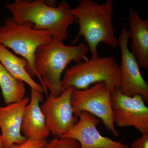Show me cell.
I'll use <instances>...</instances> for the list:
<instances>
[{
  "label": "cell",
  "instance_id": "1",
  "mask_svg": "<svg viewBox=\"0 0 148 148\" xmlns=\"http://www.w3.org/2000/svg\"><path fill=\"white\" fill-rule=\"evenodd\" d=\"M88 51V46L84 43L66 45L63 40L57 38H53L51 42L37 48L34 57V66L36 75L46 95L47 88L50 94L54 97L61 94L63 72L72 61L78 63L87 60Z\"/></svg>",
  "mask_w": 148,
  "mask_h": 148
},
{
  "label": "cell",
  "instance_id": "2",
  "mask_svg": "<svg viewBox=\"0 0 148 148\" xmlns=\"http://www.w3.org/2000/svg\"><path fill=\"white\" fill-rule=\"evenodd\" d=\"M5 7L17 24L32 22L34 29L47 32L63 41L69 35L68 28L77 20L69 2L65 0L55 7L49 5L44 0H15Z\"/></svg>",
  "mask_w": 148,
  "mask_h": 148
},
{
  "label": "cell",
  "instance_id": "3",
  "mask_svg": "<svg viewBox=\"0 0 148 148\" xmlns=\"http://www.w3.org/2000/svg\"><path fill=\"white\" fill-rule=\"evenodd\" d=\"M113 0L98 3L92 0H80L78 5L71 8L76 17V23L79 30L72 44L77 43L79 37H84L91 54V58L98 56L97 48L103 42L115 48L119 45V39L115 36L112 24Z\"/></svg>",
  "mask_w": 148,
  "mask_h": 148
},
{
  "label": "cell",
  "instance_id": "4",
  "mask_svg": "<svg viewBox=\"0 0 148 148\" xmlns=\"http://www.w3.org/2000/svg\"><path fill=\"white\" fill-rule=\"evenodd\" d=\"M100 82L106 83L111 92L119 87V66L114 57L91 58L68 68L61 80V92L71 87L83 90Z\"/></svg>",
  "mask_w": 148,
  "mask_h": 148
},
{
  "label": "cell",
  "instance_id": "5",
  "mask_svg": "<svg viewBox=\"0 0 148 148\" xmlns=\"http://www.w3.org/2000/svg\"><path fill=\"white\" fill-rule=\"evenodd\" d=\"M33 27L31 22L18 25L12 17L7 18L4 24L0 27V45L11 49L27 60L26 70L32 78L36 75L34 57L37 48L53 39L49 33L36 30Z\"/></svg>",
  "mask_w": 148,
  "mask_h": 148
},
{
  "label": "cell",
  "instance_id": "6",
  "mask_svg": "<svg viewBox=\"0 0 148 148\" xmlns=\"http://www.w3.org/2000/svg\"><path fill=\"white\" fill-rule=\"evenodd\" d=\"M111 92L105 82L95 84L86 89H74L71 102L74 114L78 118L82 112H87L101 119L106 129L117 137L119 132L113 120Z\"/></svg>",
  "mask_w": 148,
  "mask_h": 148
},
{
  "label": "cell",
  "instance_id": "7",
  "mask_svg": "<svg viewBox=\"0 0 148 148\" xmlns=\"http://www.w3.org/2000/svg\"><path fill=\"white\" fill-rule=\"evenodd\" d=\"M111 106L114 124L135 127L142 134L148 133V108L141 95L127 96L117 88L111 94Z\"/></svg>",
  "mask_w": 148,
  "mask_h": 148
},
{
  "label": "cell",
  "instance_id": "8",
  "mask_svg": "<svg viewBox=\"0 0 148 148\" xmlns=\"http://www.w3.org/2000/svg\"><path fill=\"white\" fill-rule=\"evenodd\" d=\"M118 39L121 55L120 90L127 96L141 95L145 102H148V84L142 76L138 61L128 48L129 34L124 22Z\"/></svg>",
  "mask_w": 148,
  "mask_h": 148
},
{
  "label": "cell",
  "instance_id": "9",
  "mask_svg": "<svg viewBox=\"0 0 148 148\" xmlns=\"http://www.w3.org/2000/svg\"><path fill=\"white\" fill-rule=\"evenodd\" d=\"M73 88H70L57 97L49 94L40 108L49 131L61 138L75 125L79 118L74 114L71 102Z\"/></svg>",
  "mask_w": 148,
  "mask_h": 148
},
{
  "label": "cell",
  "instance_id": "10",
  "mask_svg": "<svg viewBox=\"0 0 148 148\" xmlns=\"http://www.w3.org/2000/svg\"><path fill=\"white\" fill-rule=\"evenodd\" d=\"M78 121L71 129L61 138L76 140L80 148H128L127 145L101 135L97 128L100 119L92 114L82 112Z\"/></svg>",
  "mask_w": 148,
  "mask_h": 148
},
{
  "label": "cell",
  "instance_id": "11",
  "mask_svg": "<svg viewBox=\"0 0 148 148\" xmlns=\"http://www.w3.org/2000/svg\"><path fill=\"white\" fill-rule=\"evenodd\" d=\"M30 101L25 97L20 102L0 106V128L3 148H10L14 144L24 143L27 138L21 133L22 117L26 106Z\"/></svg>",
  "mask_w": 148,
  "mask_h": 148
},
{
  "label": "cell",
  "instance_id": "12",
  "mask_svg": "<svg viewBox=\"0 0 148 148\" xmlns=\"http://www.w3.org/2000/svg\"><path fill=\"white\" fill-rule=\"evenodd\" d=\"M30 103L24 109L21 131L27 139L46 140L50 134L47 127L45 118L40 106L43 101L42 93L31 88Z\"/></svg>",
  "mask_w": 148,
  "mask_h": 148
},
{
  "label": "cell",
  "instance_id": "13",
  "mask_svg": "<svg viewBox=\"0 0 148 148\" xmlns=\"http://www.w3.org/2000/svg\"><path fill=\"white\" fill-rule=\"evenodd\" d=\"M128 34L131 39V53L135 56L139 66L148 69V22L143 20L138 10L130 8L128 17Z\"/></svg>",
  "mask_w": 148,
  "mask_h": 148
},
{
  "label": "cell",
  "instance_id": "14",
  "mask_svg": "<svg viewBox=\"0 0 148 148\" xmlns=\"http://www.w3.org/2000/svg\"><path fill=\"white\" fill-rule=\"evenodd\" d=\"M0 63L12 76L26 83L31 88L42 93L45 92L42 86L37 84L27 73V60L17 57L2 45H0Z\"/></svg>",
  "mask_w": 148,
  "mask_h": 148
},
{
  "label": "cell",
  "instance_id": "15",
  "mask_svg": "<svg viewBox=\"0 0 148 148\" xmlns=\"http://www.w3.org/2000/svg\"><path fill=\"white\" fill-rule=\"evenodd\" d=\"M0 87L7 105L20 102L26 97L24 82L12 76L0 63Z\"/></svg>",
  "mask_w": 148,
  "mask_h": 148
},
{
  "label": "cell",
  "instance_id": "16",
  "mask_svg": "<svg viewBox=\"0 0 148 148\" xmlns=\"http://www.w3.org/2000/svg\"><path fill=\"white\" fill-rule=\"evenodd\" d=\"M43 148H80L76 140L69 138L55 137L47 142Z\"/></svg>",
  "mask_w": 148,
  "mask_h": 148
},
{
  "label": "cell",
  "instance_id": "17",
  "mask_svg": "<svg viewBox=\"0 0 148 148\" xmlns=\"http://www.w3.org/2000/svg\"><path fill=\"white\" fill-rule=\"evenodd\" d=\"M47 142L46 140H35L27 139L24 143L19 145L14 144L10 148H43Z\"/></svg>",
  "mask_w": 148,
  "mask_h": 148
},
{
  "label": "cell",
  "instance_id": "18",
  "mask_svg": "<svg viewBox=\"0 0 148 148\" xmlns=\"http://www.w3.org/2000/svg\"><path fill=\"white\" fill-rule=\"evenodd\" d=\"M130 148H148V133L142 134L131 144Z\"/></svg>",
  "mask_w": 148,
  "mask_h": 148
},
{
  "label": "cell",
  "instance_id": "19",
  "mask_svg": "<svg viewBox=\"0 0 148 148\" xmlns=\"http://www.w3.org/2000/svg\"><path fill=\"white\" fill-rule=\"evenodd\" d=\"M0 148H3L2 140L1 135H0Z\"/></svg>",
  "mask_w": 148,
  "mask_h": 148
}]
</instances>
